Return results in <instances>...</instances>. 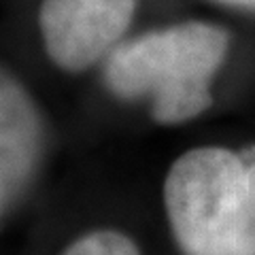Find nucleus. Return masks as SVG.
Listing matches in <instances>:
<instances>
[{
    "label": "nucleus",
    "instance_id": "2",
    "mask_svg": "<svg viewBox=\"0 0 255 255\" xmlns=\"http://www.w3.org/2000/svg\"><path fill=\"white\" fill-rule=\"evenodd\" d=\"M164 211L183 255H255V155L196 147L164 179Z\"/></svg>",
    "mask_w": 255,
    "mask_h": 255
},
{
    "label": "nucleus",
    "instance_id": "3",
    "mask_svg": "<svg viewBox=\"0 0 255 255\" xmlns=\"http://www.w3.org/2000/svg\"><path fill=\"white\" fill-rule=\"evenodd\" d=\"M136 0H41L45 53L66 73H85L109 55L130 28Z\"/></svg>",
    "mask_w": 255,
    "mask_h": 255
},
{
    "label": "nucleus",
    "instance_id": "4",
    "mask_svg": "<svg viewBox=\"0 0 255 255\" xmlns=\"http://www.w3.org/2000/svg\"><path fill=\"white\" fill-rule=\"evenodd\" d=\"M45 119L36 100L0 66V217L30 189L45 155Z\"/></svg>",
    "mask_w": 255,
    "mask_h": 255
},
{
    "label": "nucleus",
    "instance_id": "5",
    "mask_svg": "<svg viewBox=\"0 0 255 255\" xmlns=\"http://www.w3.org/2000/svg\"><path fill=\"white\" fill-rule=\"evenodd\" d=\"M62 255H142L138 245L119 230H92L70 243Z\"/></svg>",
    "mask_w": 255,
    "mask_h": 255
},
{
    "label": "nucleus",
    "instance_id": "6",
    "mask_svg": "<svg viewBox=\"0 0 255 255\" xmlns=\"http://www.w3.org/2000/svg\"><path fill=\"white\" fill-rule=\"evenodd\" d=\"M223 4H230V6H238V9H245V11H253L255 13V0H219Z\"/></svg>",
    "mask_w": 255,
    "mask_h": 255
},
{
    "label": "nucleus",
    "instance_id": "1",
    "mask_svg": "<svg viewBox=\"0 0 255 255\" xmlns=\"http://www.w3.org/2000/svg\"><path fill=\"white\" fill-rule=\"evenodd\" d=\"M228 49L221 26L174 23L119 43L107 58L105 83L122 100H149L157 124H185L213 105V81Z\"/></svg>",
    "mask_w": 255,
    "mask_h": 255
}]
</instances>
